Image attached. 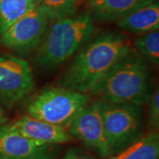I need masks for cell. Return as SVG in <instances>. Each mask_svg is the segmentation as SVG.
<instances>
[{
  "instance_id": "5",
  "label": "cell",
  "mask_w": 159,
  "mask_h": 159,
  "mask_svg": "<svg viewBox=\"0 0 159 159\" xmlns=\"http://www.w3.org/2000/svg\"><path fill=\"white\" fill-rule=\"evenodd\" d=\"M99 103L106 138L113 155L129 147L144 135L142 106L100 100Z\"/></svg>"
},
{
  "instance_id": "13",
  "label": "cell",
  "mask_w": 159,
  "mask_h": 159,
  "mask_svg": "<svg viewBox=\"0 0 159 159\" xmlns=\"http://www.w3.org/2000/svg\"><path fill=\"white\" fill-rule=\"evenodd\" d=\"M159 134L153 131L144 134L119 153L111 155L108 159H158Z\"/></svg>"
},
{
  "instance_id": "8",
  "label": "cell",
  "mask_w": 159,
  "mask_h": 159,
  "mask_svg": "<svg viewBox=\"0 0 159 159\" xmlns=\"http://www.w3.org/2000/svg\"><path fill=\"white\" fill-rule=\"evenodd\" d=\"M69 134L102 158L112 154L106 138L99 101L89 102L68 127Z\"/></svg>"
},
{
  "instance_id": "14",
  "label": "cell",
  "mask_w": 159,
  "mask_h": 159,
  "mask_svg": "<svg viewBox=\"0 0 159 159\" xmlns=\"http://www.w3.org/2000/svg\"><path fill=\"white\" fill-rule=\"evenodd\" d=\"M35 6V0H0V35Z\"/></svg>"
},
{
  "instance_id": "18",
  "label": "cell",
  "mask_w": 159,
  "mask_h": 159,
  "mask_svg": "<svg viewBox=\"0 0 159 159\" xmlns=\"http://www.w3.org/2000/svg\"><path fill=\"white\" fill-rule=\"evenodd\" d=\"M61 159H98L95 156L86 152L80 148L73 147L68 148Z\"/></svg>"
},
{
  "instance_id": "12",
  "label": "cell",
  "mask_w": 159,
  "mask_h": 159,
  "mask_svg": "<svg viewBox=\"0 0 159 159\" xmlns=\"http://www.w3.org/2000/svg\"><path fill=\"white\" fill-rule=\"evenodd\" d=\"M119 29L141 35L159 29L158 1L143 6L116 21Z\"/></svg>"
},
{
  "instance_id": "2",
  "label": "cell",
  "mask_w": 159,
  "mask_h": 159,
  "mask_svg": "<svg viewBox=\"0 0 159 159\" xmlns=\"http://www.w3.org/2000/svg\"><path fill=\"white\" fill-rule=\"evenodd\" d=\"M154 91L148 62L132 49L114 65L90 93L99 97L100 101L142 107L148 104Z\"/></svg>"
},
{
  "instance_id": "17",
  "label": "cell",
  "mask_w": 159,
  "mask_h": 159,
  "mask_svg": "<svg viewBox=\"0 0 159 159\" xmlns=\"http://www.w3.org/2000/svg\"><path fill=\"white\" fill-rule=\"evenodd\" d=\"M148 121L149 126L154 131H157L159 126V91L155 89L153 95L148 101Z\"/></svg>"
},
{
  "instance_id": "4",
  "label": "cell",
  "mask_w": 159,
  "mask_h": 159,
  "mask_svg": "<svg viewBox=\"0 0 159 159\" xmlns=\"http://www.w3.org/2000/svg\"><path fill=\"white\" fill-rule=\"evenodd\" d=\"M90 102L89 94L50 87L41 90L30 100L29 116L68 129L78 114Z\"/></svg>"
},
{
  "instance_id": "7",
  "label": "cell",
  "mask_w": 159,
  "mask_h": 159,
  "mask_svg": "<svg viewBox=\"0 0 159 159\" xmlns=\"http://www.w3.org/2000/svg\"><path fill=\"white\" fill-rule=\"evenodd\" d=\"M34 76L29 63L12 55H0V102L12 106L33 91Z\"/></svg>"
},
{
  "instance_id": "3",
  "label": "cell",
  "mask_w": 159,
  "mask_h": 159,
  "mask_svg": "<svg viewBox=\"0 0 159 159\" xmlns=\"http://www.w3.org/2000/svg\"><path fill=\"white\" fill-rule=\"evenodd\" d=\"M95 30L93 19L89 13L53 21L37 46L34 63L45 70L61 66L90 41Z\"/></svg>"
},
{
  "instance_id": "15",
  "label": "cell",
  "mask_w": 159,
  "mask_h": 159,
  "mask_svg": "<svg viewBox=\"0 0 159 159\" xmlns=\"http://www.w3.org/2000/svg\"><path fill=\"white\" fill-rule=\"evenodd\" d=\"M35 2L50 21L75 15L80 4V0H35Z\"/></svg>"
},
{
  "instance_id": "19",
  "label": "cell",
  "mask_w": 159,
  "mask_h": 159,
  "mask_svg": "<svg viewBox=\"0 0 159 159\" xmlns=\"http://www.w3.org/2000/svg\"><path fill=\"white\" fill-rule=\"evenodd\" d=\"M7 121V117H6V112L3 110V108L0 106V125L6 124Z\"/></svg>"
},
{
  "instance_id": "11",
  "label": "cell",
  "mask_w": 159,
  "mask_h": 159,
  "mask_svg": "<svg viewBox=\"0 0 159 159\" xmlns=\"http://www.w3.org/2000/svg\"><path fill=\"white\" fill-rule=\"evenodd\" d=\"M158 0H89L93 17L100 22H113Z\"/></svg>"
},
{
  "instance_id": "9",
  "label": "cell",
  "mask_w": 159,
  "mask_h": 159,
  "mask_svg": "<svg viewBox=\"0 0 159 159\" xmlns=\"http://www.w3.org/2000/svg\"><path fill=\"white\" fill-rule=\"evenodd\" d=\"M0 159H55L51 145L22 135L11 124L0 125Z\"/></svg>"
},
{
  "instance_id": "1",
  "label": "cell",
  "mask_w": 159,
  "mask_h": 159,
  "mask_svg": "<svg viewBox=\"0 0 159 159\" xmlns=\"http://www.w3.org/2000/svg\"><path fill=\"white\" fill-rule=\"evenodd\" d=\"M132 49L130 40L124 33L103 32L80 50L58 80V85L89 94Z\"/></svg>"
},
{
  "instance_id": "16",
  "label": "cell",
  "mask_w": 159,
  "mask_h": 159,
  "mask_svg": "<svg viewBox=\"0 0 159 159\" xmlns=\"http://www.w3.org/2000/svg\"><path fill=\"white\" fill-rule=\"evenodd\" d=\"M135 51L147 62L154 66L159 64V32L155 30L147 34H141L134 41Z\"/></svg>"
},
{
  "instance_id": "10",
  "label": "cell",
  "mask_w": 159,
  "mask_h": 159,
  "mask_svg": "<svg viewBox=\"0 0 159 159\" xmlns=\"http://www.w3.org/2000/svg\"><path fill=\"white\" fill-rule=\"evenodd\" d=\"M11 125L22 135L40 144L53 146L73 140L67 129L30 116H24Z\"/></svg>"
},
{
  "instance_id": "6",
  "label": "cell",
  "mask_w": 159,
  "mask_h": 159,
  "mask_svg": "<svg viewBox=\"0 0 159 159\" xmlns=\"http://www.w3.org/2000/svg\"><path fill=\"white\" fill-rule=\"evenodd\" d=\"M50 22L45 12L36 5L1 34L0 43L18 55H28L37 48Z\"/></svg>"
}]
</instances>
